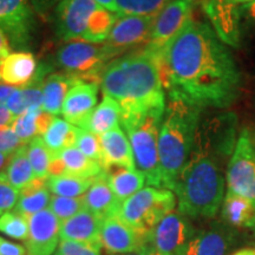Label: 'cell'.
<instances>
[{"label": "cell", "instance_id": "1", "mask_svg": "<svg viewBox=\"0 0 255 255\" xmlns=\"http://www.w3.org/2000/svg\"><path fill=\"white\" fill-rule=\"evenodd\" d=\"M169 101L227 109L238 101L242 76L234 56L209 24L191 19L156 59Z\"/></svg>", "mask_w": 255, "mask_h": 255}, {"label": "cell", "instance_id": "2", "mask_svg": "<svg viewBox=\"0 0 255 255\" xmlns=\"http://www.w3.org/2000/svg\"><path fill=\"white\" fill-rule=\"evenodd\" d=\"M100 87L121 108V123L164 113L165 91L157 64L143 51L117 57L102 72Z\"/></svg>", "mask_w": 255, "mask_h": 255}, {"label": "cell", "instance_id": "3", "mask_svg": "<svg viewBox=\"0 0 255 255\" xmlns=\"http://www.w3.org/2000/svg\"><path fill=\"white\" fill-rule=\"evenodd\" d=\"M225 176L201 143L194 145L187 164L175 181L177 209L189 219H213L225 199Z\"/></svg>", "mask_w": 255, "mask_h": 255}, {"label": "cell", "instance_id": "4", "mask_svg": "<svg viewBox=\"0 0 255 255\" xmlns=\"http://www.w3.org/2000/svg\"><path fill=\"white\" fill-rule=\"evenodd\" d=\"M201 109L182 102L169 101L158 135L162 187L173 191L178 174L187 164L199 129Z\"/></svg>", "mask_w": 255, "mask_h": 255}, {"label": "cell", "instance_id": "5", "mask_svg": "<svg viewBox=\"0 0 255 255\" xmlns=\"http://www.w3.org/2000/svg\"><path fill=\"white\" fill-rule=\"evenodd\" d=\"M119 14L95 0H59L55 8L56 33L65 43L73 40L103 44Z\"/></svg>", "mask_w": 255, "mask_h": 255}, {"label": "cell", "instance_id": "6", "mask_svg": "<svg viewBox=\"0 0 255 255\" xmlns=\"http://www.w3.org/2000/svg\"><path fill=\"white\" fill-rule=\"evenodd\" d=\"M175 208L176 196L174 191L148 186L124 201L119 216L149 242L156 226Z\"/></svg>", "mask_w": 255, "mask_h": 255}, {"label": "cell", "instance_id": "7", "mask_svg": "<svg viewBox=\"0 0 255 255\" xmlns=\"http://www.w3.org/2000/svg\"><path fill=\"white\" fill-rule=\"evenodd\" d=\"M163 115L154 113L121 123L131 144L136 169L144 175L148 186L156 188H163L158 155V135Z\"/></svg>", "mask_w": 255, "mask_h": 255}, {"label": "cell", "instance_id": "8", "mask_svg": "<svg viewBox=\"0 0 255 255\" xmlns=\"http://www.w3.org/2000/svg\"><path fill=\"white\" fill-rule=\"evenodd\" d=\"M120 57L107 44L88 41H68L57 51L56 65L79 81L100 84L102 72L115 58Z\"/></svg>", "mask_w": 255, "mask_h": 255}, {"label": "cell", "instance_id": "9", "mask_svg": "<svg viewBox=\"0 0 255 255\" xmlns=\"http://www.w3.org/2000/svg\"><path fill=\"white\" fill-rule=\"evenodd\" d=\"M228 193L237 194L255 205V139L247 128L239 135L226 173Z\"/></svg>", "mask_w": 255, "mask_h": 255}, {"label": "cell", "instance_id": "10", "mask_svg": "<svg viewBox=\"0 0 255 255\" xmlns=\"http://www.w3.org/2000/svg\"><path fill=\"white\" fill-rule=\"evenodd\" d=\"M195 0H173L156 15L148 44L142 51L151 59L158 58L177 34L193 19Z\"/></svg>", "mask_w": 255, "mask_h": 255}, {"label": "cell", "instance_id": "11", "mask_svg": "<svg viewBox=\"0 0 255 255\" xmlns=\"http://www.w3.org/2000/svg\"><path fill=\"white\" fill-rule=\"evenodd\" d=\"M36 11L31 0H0V30L12 47L25 51L36 31Z\"/></svg>", "mask_w": 255, "mask_h": 255}, {"label": "cell", "instance_id": "12", "mask_svg": "<svg viewBox=\"0 0 255 255\" xmlns=\"http://www.w3.org/2000/svg\"><path fill=\"white\" fill-rule=\"evenodd\" d=\"M196 232L189 218L174 210L156 226L149 245L161 255H184Z\"/></svg>", "mask_w": 255, "mask_h": 255}, {"label": "cell", "instance_id": "13", "mask_svg": "<svg viewBox=\"0 0 255 255\" xmlns=\"http://www.w3.org/2000/svg\"><path fill=\"white\" fill-rule=\"evenodd\" d=\"M155 18L156 15L119 14L105 44L119 56L131 47L143 44L145 46L150 38Z\"/></svg>", "mask_w": 255, "mask_h": 255}, {"label": "cell", "instance_id": "14", "mask_svg": "<svg viewBox=\"0 0 255 255\" xmlns=\"http://www.w3.org/2000/svg\"><path fill=\"white\" fill-rule=\"evenodd\" d=\"M203 9L216 36L226 45L240 46L242 19L240 5L233 0H205Z\"/></svg>", "mask_w": 255, "mask_h": 255}, {"label": "cell", "instance_id": "15", "mask_svg": "<svg viewBox=\"0 0 255 255\" xmlns=\"http://www.w3.org/2000/svg\"><path fill=\"white\" fill-rule=\"evenodd\" d=\"M60 226L62 221L49 208L28 216L27 254H55L60 242Z\"/></svg>", "mask_w": 255, "mask_h": 255}, {"label": "cell", "instance_id": "16", "mask_svg": "<svg viewBox=\"0 0 255 255\" xmlns=\"http://www.w3.org/2000/svg\"><path fill=\"white\" fill-rule=\"evenodd\" d=\"M100 84L81 81L73 85L64 102L63 119L73 126L85 129L92 111L97 107Z\"/></svg>", "mask_w": 255, "mask_h": 255}, {"label": "cell", "instance_id": "17", "mask_svg": "<svg viewBox=\"0 0 255 255\" xmlns=\"http://www.w3.org/2000/svg\"><path fill=\"white\" fill-rule=\"evenodd\" d=\"M102 248L111 255L132 253L143 247L150 246L131 227L117 216L105 219L101 231Z\"/></svg>", "mask_w": 255, "mask_h": 255}, {"label": "cell", "instance_id": "18", "mask_svg": "<svg viewBox=\"0 0 255 255\" xmlns=\"http://www.w3.org/2000/svg\"><path fill=\"white\" fill-rule=\"evenodd\" d=\"M38 65L30 51H14L0 59V84L13 88L31 85L36 78Z\"/></svg>", "mask_w": 255, "mask_h": 255}, {"label": "cell", "instance_id": "19", "mask_svg": "<svg viewBox=\"0 0 255 255\" xmlns=\"http://www.w3.org/2000/svg\"><path fill=\"white\" fill-rule=\"evenodd\" d=\"M103 221L104 220L90 210H82L72 218L62 221L60 240L84 242L101 251V231Z\"/></svg>", "mask_w": 255, "mask_h": 255}, {"label": "cell", "instance_id": "20", "mask_svg": "<svg viewBox=\"0 0 255 255\" xmlns=\"http://www.w3.org/2000/svg\"><path fill=\"white\" fill-rule=\"evenodd\" d=\"M102 146V168L109 165H120L136 169L131 144L126 131L120 126L100 136Z\"/></svg>", "mask_w": 255, "mask_h": 255}, {"label": "cell", "instance_id": "21", "mask_svg": "<svg viewBox=\"0 0 255 255\" xmlns=\"http://www.w3.org/2000/svg\"><path fill=\"white\" fill-rule=\"evenodd\" d=\"M83 197L85 209L100 216L102 220L120 215L121 207L123 205L111 189L104 171L95 177L94 183Z\"/></svg>", "mask_w": 255, "mask_h": 255}, {"label": "cell", "instance_id": "22", "mask_svg": "<svg viewBox=\"0 0 255 255\" xmlns=\"http://www.w3.org/2000/svg\"><path fill=\"white\" fill-rule=\"evenodd\" d=\"M232 244V234L223 228L197 231L184 255H226Z\"/></svg>", "mask_w": 255, "mask_h": 255}, {"label": "cell", "instance_id": "23", "mask_svg": "<svg viewBox=\"0 0 255 255\" xmlns=\"http://www.w3.org/2000/svg\"><path fill=\"white\" fill-rule=\"evenodd\" d=\"M78 82H81L78 78L68 73H51L47 76L43 84V110L52 116L62 115L66 96Z\"/></svg>", "mask_w": 255, "mask_h": 255}, {"label": "cell", "instance_id": "24", "mask_svg": "<svg viewBox=\"0 0 255 255\" xmlns=\"http://www.w3.org/2000/svg\"><path fill=\"white\" fill-rule=\"evenodd\" d=\"M103 171L115 195L122 203L144 188L145 177L137 169L109 165Z\"/></svg>", "mask_w": 255, "mask_h": 255}, {"label": "cell", "instance_id": "25", "mask_svg": "<svg viewBox=\"0 0 255 255\" xmlns=\"http://www.w3.org/2000/svg\"><path fill=\"white\" fill-rule=\"evenodd\" d=\"M221 215L232 227L253 229L255 226V205L237 194L226 193L221 206Z\"/></svg>", "mask_w": 255, "mask_h": 255}, {"label": "cell", "instance_id": "26", "mask_svg": "<svg viewBox=\"0 0 255 255\" xmlns=\"http://www.w3.org/2000/svg\"><path fill=\"white\" fill-rule=\"evenodd\" d=\"M51 191L47 188V178H34L30 184L20 190L18 203L13 210L28 216L49 208Z\"/></svg>", "mask_w": 255, "mask_h": 255}, {"label": "cell", "instance_id": "27", "mask_svg": "<svg viewBox=\"0 0 255 255\" xmlns=\"http://www.w3.org/2000/svg\"><path fill=\"white\" fill-rule=\"evenodd\" d=\"M79 129L81 128L73 126L68 121L60 117H53L52 122L46 129V131L41 135L44 143L51 154L56 155L66 148L76 146L77 143Z\"/></svg>", "mask_w": 255, "mask_h": 255}, {"label": "cell", "instance_id": "28", "mask_svg": "<svg viewBox=\"0 0 255 255\" xmlns=\"http://www.w3.org/2000/svg\"><path fill=\"white\" fill-rule=\"evenodd\" d=\"M53 117L55 116L45 113L43 109H31L15 117L9 127L19 138L27 144L34 137L41 136L46 131Z\"/></svg>", "mask_w": 255, "mask_h": 255}, {"label": "cell", "instance_id": "29", "mask_svg": "<svg viewBox=\"0 0 255 255\" xmlns=\"http://www.w3.org/2000/svg\"><path fill=\"white\" fill-rule=\"evenodd\" d=\"M120 124L121 108L119 103L109 96H103V100L92 111L85 130L101 136L119 127Z\"/></svg>", "mask_w": 255, "mask_h": 255}, {"label": "cell", "instance_id": "30", "mask_svg": "<svg viewBox=\"0 0 255 255\" xmlns=\"http://www.w3.org/2000/svg\"><path fill=\"white\" fill-rule=\"evenodd\" d=\"M56 155L62 161L64 174L92 178L98 176L103 171V168H102L100 162L87 157L76 146L64 149L59 154Z\"/></svg>", "mask_w": 255, "mask_h": 255}, {"label": "cell", "instance_id": "31", "mask_svg": "<svg viewBox=\"0 0 255 255\" xmlns=\"http://www.w3.org/2000/svg\"><path fill=\"white\" fill-rule=\"evenodd\" d=\"M5 173L12 186L18 190L24 189L36 178L27 156V144L19 148L14 154L11 155Z\"/></svg>", "mask_w": 255, "mask_h": 255}, {"label": "cell", "instance_id": "32", "mask_svg": "<svg viewBox=\"0 0 255 255\" xmlns=\"http://www.w3.org/2000/svg\"><path fill=\"white\" fill-rule=\"evenodd\" d=\"M95 177L87 178L64 174L60 176L47 177V188L53 195L64 197L83 196L94 183Z\"/></svg>", "mask_w": 255, "mask_h": 255}, {"label": "cell", "instance_id": "33", "mask_svg": "<svg viewBox=\"0 0 255 255\" xmlns=\"http://www.w3.org/2000/svg\"><path fill=\"white\" fill-rule=\"evenodd\" d=\"M27 156L34 171V176L37 178L49 177V167L52 154L47 149L41 136L34 137L30 143H27Z\"/></svg>", "mask_w": 255, "mask_h": 255}, {"label": "cell", "instance_id": "34", "mask_svg": "<svg viewBox=\"0 0 255 255\" xmlns=\"http://www.w3.org/2000/svg\"><path fill=\"white\" fill-rule=\"evenodd\" d=\"M0 233L15 240L27 241L28 218L20 213L11 210L0 216Z\"/></svg>", "mask_w": 255, "mask_h": 255}, {"label": "cell", "instance_id": "35", "mask_svg": "<svg viewBox=\"0 0 255 255\" xmlns=\"http://www.w3.org/2000/svg\"><path fill=\"white\" fill-rule=\"evenodd\" d=\"M173 0H117L120 14L157 15Z\"/></svg>", "mask_w": 255, "mask_h": 255}, {"label": "cell", "instance_id": "36", "mask_svg": "<svg viewBox=\"0 0 255 255\" xmlns=\"http://www.w3.org/2000/svg\"><path fill=\"white\" fill-rule=\"evenodd\" d=\"M49 209L60 221H65L85 209L84 197H64L51 195Z\"/></svg>", "mask_w": 255, "mask_h": 255}, {"label": "cell", "instance_id": "37", "mask_svg": "<svg viewBox=\"0 0 255 255\" xmlns=\"http://www.w3.org/2000/svg\"><path fill=\"white\" fill-rule=\"evenodd\" d=\"M76 148L81 150L87 157L94 159V161L100 162L102 165V146L100 136L95 135L94 132L89 131L85 129H79L77 143H76Z\"/></svg>", "mask_w": 255, "mask_h": 255}, {"label": "cell", "instance_id": "38", "mask_svg": "<svg viewBox=\"0 0 255 255\" xmlns=\"http://www.w3.org/2000/svg\"><path fill=\"white\" fill-rule=\"evenodd\" d=\"M20 190L15 189L8 181L5 170L0 173V216L11 212L17 206Z\"/></svg>", "mask_w": 255, "mask_h": 255}, {"label": "cell", "instance_id": "39", "mask_svg": "<svg viewBox=\"0 0 255 255\" xmlns=\"http://www.w3.org/2000/svg\"><path fill=\"white\" fill-rule=\"evenodd\" d=\"M53 255H102L97 248L72 240H60L57 251Z\"/></svg>", "mask_w": 255, "mask_h": 255}, {"label": "cell", "instance_id": "40", "mask_svg": "<svg viewBox=\"0 0 255 255\" xmlns=\"http://www.w3.org/2000/svg\"><path fill=\"white\" fill-rule=\"evenodd\" d=\"M25 144L26 143L19 138L17 133L11 129V127L0 128V152L12 155Z\"/></svg>", "mask_w": 255, "mask_h": 255}, {"label": "cell", "instance_id": "41", "mask_svg": "<svg viewBox=\"0 0 255 255\" xmlns=\"http://www.w3.org/2000/svg\"><path fill=\"white\" fill-rule=\"evenodd\" d=\"M5 105L7 107V109L11 111L14 117L20 116V115L25 114L28 110V107L26 102L24 100L23 92H21L20 88L15 89L14 92L11 95V97L8 98V101L6 102Z\"/></svg>", "mask_w": 255, "mask_h": 255}, {"label": "cell", "instance_id": "42", "mask_svg": "<svg viewBox=\"0 0 255 255\" xmlns=\"http://www.w3.org/2000/svg\"><path fill=\"white\" fill-rule=\"evenodd\" d=\"M0 255H28L27 250L21 245L11 242L0 237Z\"/></svg>", "mask_w": 255, "mask_h": 255}, {"label": "cell", "instance_id": "43", "mask_svg": "<svg viewBox=\"0 0 255 255\" xmlns=\"http://www.w3.org/2000/svg\"><path fill=\"white\" fill-rule=\"evenodd\" d=\"M59 0H31L34 11L40 17H47L53 7L56 8Z\"/></svg>", "mask_w": 255, "mask_h": 255}, {"label": "cell", "instance_id": "44", "mask_svg": "<svg viewBox=\"0 0 255 255\" xmlns=\"http://www.w3.org/2000/svg\"><path fill=\"white\" fill-rule=\"evenodd\" d=\"M240 11H241V17L247 19L250 23L255 25V0L247 4L240 5Z\"/></svg>", "mask_w": 255, "mask_h": 255}, {"label": "cell", "instance_id": "45", "mask_svg": "<svg viewBox=\"0 0 255 255\" xmlns=\"http://www.w3.org/2000/svg\"><path fill=\"white\" fill-rule=\"evenodd\" d=\"M15 117L12 115L11 111L7 109L6 105H0V128L9 127L13 122Z\"/></svg>", "mask_w": 255, "mask_h": 255}, {"label": "cell", "instance_id": "46", "mask_svg": "<svg viewBox=\"0 0 255 255\" xmlns=\"http://www.w3.org/2000/svg\"><path fill=\"white\" fill-rule=\"evenodd\" d=\"M12 52V46L9 44L7 37L5 36L4 32L0 30V59L4 58L8 53Z\"/></svg>", "mask_w": 255, "mask_h": 255}, {"label": "cell", "instance_id": "47", "mask_svg": "<svg viewBox=\"0 0 255 255\" xmlns=\"http://www.w3.org/2000/svg\"><path fill=\"white\" fill-rule=\"evenodd\" d=\"M17 88L9 87V85L0 84V105H5L6 102L8 101V98L11 97V95L13 94L14 90Z\"/></svg>", "mask_w": 255, "mask_h": 255}, {"label": "cell", "instance_id": "48", "mask_svg": "<svg viewBox=\"0 0 255 255\" xmlns=\"http://www.w3.org/2000/svg\"><path fill=\"white\" fill-rule=\"evenodd\" d=\"M95 1L101 6H103L104 8L114 12V13L120 14V8L119 5H117V0H95Z\"/></svg>", "mask_w": 255, "mask_h": 255}, {"label": "cell", "instance_id": "49", "mask_svg": "<svg viewBox=\"0 0 255 255\" xmlns=\"http://www.w3.org/2000/svg\"><path fill=\"white\" fill-rule=\"evenodd\" d=\"M120 255H161V254H159L158 252H156L151 246H146L136 252H132V253H126V254H120Z\"/></svg>", "mask_w": 255, "mask_h": 255}, {"label": "cell", "instance_id": "50", "mask_svg": "<svg viewBox=\"0 0 255 255\" xmlns=\"http://www.w3.org/2000/svg\"><path fill=\"white\" fill-rule=\"evenodd\" d=\"M231 255H255V247H247L239 250Z\"/></svg>", "mask_w": 255, "mask_h": 255}, {"label": "cell", "instance_id": "51", "mask_svg": "<svg viewBox=\"0 0 255 255\" xmlns=\"http://www.w3.org/2000/svg\"><path fill=\"white\" fill-rule=\"evenodd\" d=\"M9 157H11V155L4 154V152H0V173H1V171H4L5 165H7L8 161H9Z\"/></svg>", "mask_w": 255, "mask_h": 255}, {"label": "cell", "instance_id": "52", "mask_svg": "<svg viewBox=\"0 0 255 255\" xmlns=\"http://www.w3.org/2000/svg\"><path fill=\"white\" fill-rule=\"evenodd\" d=\"M234 2H237L239 5H242V4H247V2H251L253 1V0H233Z\"/></svg>", "mask_w": 255, "mask_h": 255}, {"label": "cell", "instance_id": "53", "mask_svg": "<svg viewBox=\"0 0 255 255\" xmlns=\"http://www.w3.org/2000/svg\"><path fill=\"white\" fill-rule=\"evenodd\" d=\"M252 231H253V233H254V234H255V226H254V228L252 229Z\"/></svg>", "mask_w": 255, "mask_h": 255}]
</instances>
